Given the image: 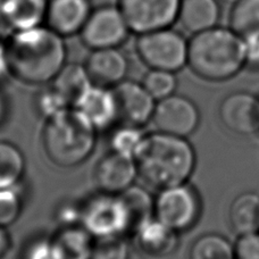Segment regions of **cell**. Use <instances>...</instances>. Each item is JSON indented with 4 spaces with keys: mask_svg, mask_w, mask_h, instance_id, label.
Returning <instances> with one entry per match:
<instances>
[{
    "mask_svg": "<svg viewBox=\"0 0 259 259\" xmlns=\"http://www.w3.org/2000/svg\"><path fill=\"white\" fill-rule=\"evenodd\" d=\"M9 76H12V69L7 41L0 39V82L7 80Z\"/></svg>",
    "mask_w": 259,
    "mask_h": 259,
    "instance_id": "obj_36",
    "label": "cell"
},
{
    "mask_svg": "<svg viewBox=\"0 0 259 259\" xmlns=\"http://www.w3.org/2000/svg\"><path fill=\"white\" fill-rule=\"evenodd\" d=\"M132 33L172 27L179 21L181 0H117Z\"/></svg>",
    "mask_w": 259,
    "mask_h": 259,
    "instance_id": "obj_9",
    "label": "cell"
},
{
    "mask_svg": "<svg viewBox=\"0 0 259 259\" xmlns=\"http://www.w3.org/2000/svg\"><path fill=\"white\" fill-rule=\"evenodd\" d=\"M146 136L147 133L140 126L130 125L125 123L115 125L112 127L108 139L110 151L136 158Z\"/></svg>",
    "mask_w": 259,
    "mask_h": 259,
    "instance_id": "obj_26",
    "label": "cell"
},
{
    "mask_svg": "<svg viewBox=\"0 0 259 259\" xmlns=\"http://www.w3.org/2000/svg\"><path fill=\"white\" fill-rule=\"evenodd\" d=\"M131 247L126 237L96 240L91 259H130Z\"/></svg>",
    "mask_w": 259,
    "mask_h": 259,
    "instance_id": "obj_31",
    "label": "cell"
},
{
    "mask_svg": "<svg viewBox=\"0 0 259 259\" xmlns=\"http://www.w3.org/2000/svg\"><path fill=\"white\" fill-rule=\"evenodd\" d=\"M230 27L243 40L259 36V0H239L230 13Z\"/></svg>",
    "mask_w": 259,
    "mask_h": 259,
    "instance_id": "obj_24",
    "label": "cell"
},
{
    "mask_svg": "<svg viewBox=\"0 0 259 259\" xmlns=\"http://www.w3.org/2000/svg\"><path fill=\"white\" fill-rule=\"evenodd\" d=\"M151 122L156 131L188 138L198 128L200 113L191 99L174 94L157 101Z\"/></svg>",
    "mask_w": 259,
    "mask_h": 259,
    "instance_id": "obj_10",
    "label": "cell"
},
{
    "mask_svg": "<svg viewBox=\"0 0 259 259\" xmlns=\"http://www.w3.org/2000/svg\"><path fill=\"white\" fill-rule=\"evenodd\" d=\"M9 113V105H8V99L6 95L0 90V127H2L5 122L7 121Z\"/></svg>",
    "mask_w": 259,
    "mask_h": 259,
    "instance_id": "obj_38",
    "label": "cell"
},
{
    "mask_svg": "<svg viewBox=\"0 0 259 259\" xmlns=\"http://www.w3.org/2000/svg\"><path fill=\"white\" fill-rule=\"evenodd\" d=\"M229 222L239 237L259 232V194L255 192L239 194L230 206Z\"/></svg>",
    "mask_w": 259,
    "mask_h": 259,
    "instance_id": "obj_22",
    "label": "cell"
},
{
    "mask_svg": "<svg viewBox=\"0 0 259 259\" xmlns=\"http://www.w3.org/2000/svg\"><path fill=\"white\" fill-rule=\"evenodd\" d=\"M220 118L230 132L252 136L259 131V99L249 92H233L222 101Z\"/></svg>",
    "mask_w": 259,
    "mask_h": 259,
    "instance_id": "obj_13",
    "label": "cell"
},
{
    "mask_svg": "<svg viewBox=\"0 0 259 259\" xmlns=\"http://www.w3.org/2000/svg\"><path fill=\"white\" fill-rule=\"evenodd\" d=\"M113 91L117 101L119 122L140 127L151 122L157 100L142 82L126 78L114 87Z\"/></svg>",
    "mask_w": 259,
    "mask_h": 259,
    "instance_id": "obj_11",
    "label": "cell"
},
{
    "mask_svg": "<svg viewBox=\"0 0 259 259\" xmlns=\"http://www.w3.org/2000/svg\"><path fill=\"white\" fill-rule=\"evenodd\" d=\"M75 108L89 119L98 132L114 127L119 121L113 88L94 84Z\"/></svg>",
    "mask_w": 259,
    "mask_h": 259,
    "instance_id": "obj_18",
    "label": "cell"
},
{
    "mask_svg": "<svg viewBox=\"0 0 259 259\" xmlns=\"http://www.w3.org/2000/svg\"><path fill=\"white\" fill-rule=\"evenodd\" d=\"M234 259H259V232L240 235L234 244Z\"/></svg>",
    "mask_w": 259,
    "mask_h": 259,
    "instance_id": "obj_34",
    "label": "cell"
},
{
    "mask_svg": "<svg viewBox=\"0 0 259 259\" xmlns=\"http://www.w3.org/2000/svg\"><path fill=\"white\" fill-rule=\"evenodd\" d=\"M175 74L177 73L161 69H149L143 77L142 84L158 101L175 94L178 88V78Z\"/></svg>",
    "mask_w": 259,
    "mask_h": 259,
    "instance_id": "obj_30",
    "label": "cell"
},
{
    "mask_svg": "<svg viewBox=\"0 0 259 259\" xmlns=\"http://www.w3.org/2000/svg\"><path fill=\"white\" fill-rule=\"evenodd\" d=\"M134 159L139 178L157 191L187 183L197 163L196 151L187 138L159 131L147 133Z\"/></svg>",
    "mask_w": 259,
    "mask_h": 259,
    "instance_id": "obj_2",
    "label": "cell"
},
{
    "mask_svg": "<svg viewBox=\"0 0 259 259\" xmlns=\"http://www.w3.org/2000/svg\"><path fill=\"white\" fill-rule=\"evenodd\" d=\"M94 8L91 0H49L46 25L65 39L80 35Z\"/></svg>",
    "mask_w": 259,
    "mask_h": 259,
    "instance_id": "obj_15",
    "label": "cell"
},
{
    "mask_svg": "<svg viewBox=\"0 0 259 259\" xmlns=\"http://www.w3.org/2000/svg\"><path fill=\"white\" fill-rule=\"evenodd\" d=\"M121 197L131 216L132 230L138 224L155 216V196H152L146 188L133 184L121 193Z\"/></svg>",
    "mask_w": 259,
    "mask_h": 259,
    "instance_id": "obj_27",
    "label": "cell"
},
{
    "mask_svg": "<svg viewBox=\"0 0 259 259\" xmlns=\"http://www.w3.org/2000/svg\"><path fill=\"white\" fill-rule=\"evenodd\" d=\"M200 214V197L188 182L160 189L155 196V217L179 234L193 228Z\"/></svg>",
    "mask_w": 259,
    "mask_h": 259,
    "instance_id": "obj_7",
    "label": "cell"
},
{
    "mask_svg": "<svg viewBox=\"0 0 259 259\" xmlns=\"http://www.w3.org/2000/svg\"><path fill=\"white\" fill-rule=\"evenodd\" d=\"M98 131L84 115L71 108L45 121L41 142L47 158L62 168L77 167L90 158Z\"/></svg>",
    "mask_w": 259,
    "mask_h": 259,
    "instance_id": "obj_4",
    "label": "cell"
},
{
    "mask_svg": "<svg viewBox=\"0 0 259 259\" xmlns=\"http://www.w3.org/2000/svg\"><path fill=\"white\" fill-rule=\"evenodd\" d=\"M130 234L134 248L148 258H166L173 255L179 246V233L155 216L138 224Z\"/></svg>",
    "mask_w": 259,
    "mask_h": 259,
    "instance_id": "obj_14",
    "label": "cell"
},
{
    "mask_svg": "<svg viewBox=\"0 0 259 259\" xmlns=\"http://www.w3.org/2000/svg\"><path fill=\"white\" fill-rule=\"evenodd\" d=\"M188 66L203 80H229L246 66V44L231 27L217 25L192 34Z\"/></svg>",
    "mask_w": 259,
    "mask_h": 259,
    "instance_id": "obj_3",
    "label": "cell"
},
{
    "mask_svg": "<svg viewBox=\"0 0 259 259\" xmlns=\"http://www.w3.org/2000/svg\"><path fill=\"white\" fill-rule=\"evenodd\" d=\"M12 246V238L8 232V228L0 225V259H3L9 251Z\"/></svg>",
    "mask_w": 259,
    "mask_h": 259,
    "instance_id": "obj_37",
    "label": "cell"
},
{
    "mask_svg": "<svg viewBox=\"0 0 259 259\" xmlns=\"http://www.w3.org/2000/svg\"><path fill=\"white\" fill-rule=\"evenodd\" d=\"M136 50L149 69L178 73L188 66L189 40L173 26L138 35Z\"/></svg>",
    "mask_w": 259,
    "mask_h": 259,
    "instance_id": "obj_6",
    "label": "cell"
},
{
    "mask_svg": "<svg viewBox=\"0 0 259 259\" xmlns=\"http://www.w3.org/2000/svg\"><path fill=\"white\" fill-rule=\"evenodd\" d=\"M82 207L81 201L66 200L59 203L54 212V220L58 228L81 225Z\"/></svg>",
    "mask_w": 259,
    "mask_h": 259,
    "instance_id": "obj_33",
    "label": "cell"
},
{
    "mask_svg": "<svg viewBox=\"0 0 259 259\" xmlns=\"http://www.w3.org/2000/svg\"><path fill=\"white\" fill-rule=\"evenodd\" d=\"M50 85L64 96L75 108L84 95L94 85L84 64L66 63Z\"/></svg>",
    "mask_w": 259,
    "mask_h": 259,
    "instance_id": "obj_21",
    "label": "cell"
},
{
    "mask_svg": "<svg viewBox=\"0 0 259 259\" xmlns=\"http://www.w3.org/2000/svg\"><path fill=\"white\" fill-rule=\"evenodd\" d=\"M189 259H234V246L223 235L203 234L191 244Z\"/></svg>",
    "mask_w": 259,
    "mask_h": 259,
    "instance_id": "obj_25",
    "label": "cell"
},
{
    "mask_svg": "<svg viewBox=\"0 0 259 259\" xmlns=\"http://www.w3.org/2000/svg\"><path fill=\"white\" fill-rule=\"evenodd\" d=\"M139 178L136 159L110 151L98 160L94 179L99 191L121 194L136 184Z\"/></svg>",
    "mask_w": 259,
    "mask_h": 259,
    "instance_id": "obj_12",
    "label": "cell"
},
{
    "mask_svg": "<svg viewBox=\"0 0 259 259\" xmlns=\"http://www.w3.org/2000/svg\"><path fill=\"white\" fill-rule=\"evenodd\" d=\"M131 33L117 4H105L94 8L78 36L87 48L96 50L121 48Z\"/></svg>",
    "mask_w": 259,
    "mask_h": 259,
    "instance_id": "obj_8",
    "label": "cell"
},
{
    "mask_svg": "<svg viewBox=\"0 0 259 259\" xmlns=\"http://www.w3.org/2000/svg\"><path fill=\"white\" fill-rule=\"evenodd\" d=\"M26 169L23 151L15 143L0 140V189L22 184Z\"/></svg>",
    "mask_w": 259,
    "mask_h": 259,
    "instance_id": "obj_23",
    "label": "cell"
},
{
    "mask_svg": "<svg viewBox=\"0 0 259 259\" xmlns=\"http://www.w3.org/2000/svg\"><path fill=\"white\" fill-rule=\"evenodd\" d=\"M34 106L35 110L45 121H48V119L56 117L68 109L74 108L67 99L50 84L36 94Z\"/></svg>",
    "mask_w": 259,
    "mask_h": 259,
    "instance_id": "obj_28",
    "label": "cell"
},
{
    "mask_svg": "<svg viewBox=\"0 0 259 259\" xmlns=\"http://www.w3.org/2000/svg\"><path fill=\"white\" fill-rule=\"evenodd\" d=\"M81 225L96 240L126 237L131 233V216L121 194L98 190L81 201Z\"/></svg>",
    "mask_w": 259,
    "mask_h": 259,
    "instance_id": "obj_5",
    "label": "cell"
},
{
    "mask_svg": "<svg viewBox=\"0 0 259 259\" xmlns=\"http://www.w3.org/2000/svg\"><path fill=\"white\" fill-rule=\"evenodd\" d=\"M220 0H181L179 21L191 34L217 26L221 17Z\"/></svg>",
    "mask_w": 259,
    "mask_h": 259,
    "instance_id": "obj_20",
    "label": "cell"
},
{
    "mask_svg": "<svg viewBox=\"0 0 259 259\" xmlns=\"http://www.w3.org/2000/svg\"><path fill=\"white\" fill-rule=\"evenodd\" d=\"M24 205V191L22 184L0 189V225H13L21 216Z\"/></svg>",
    "mask_w": 259,
    "mask_h": 259,
    "instance_id": "obj_29",
    "label": "cell"
},
{
    "mask_svg": "<svg viewBox=\"0 0 259 259\" xmlns=\"http://www.w3.org/2000/svg\"><path fill=\"white\" fill-rule=\"evenodd\" d=\"M66 39L47 25L11 33L12 76L27 85H48L67 63Z\"/></svg>",
    "mask_w": 259,
    "mask_h": 259,
    "instance_id": "obj_1",
    "label": "cell"
},
{
    "mask_svg": "<svg viewBox=\"0 0 259 259\" xmlns=\"http://www.w3.org/2000/svg\"><path fill=\"white\" fill-rule=\"evenodd\" d=\"M21 259H57L52 235H39L27 240L22 249Z\"/></svg>",
    "mask_w": 259,
    "mask_h": 259,
    "instance_id": "obj_32",
    "label": "cell"
},
{
    "mask_svg": "<svg viewBox=\"0 0 259 259\" xmlns=\"http://www.w3.org/2000/svg\"><path fill=\"white\" fill-rule=\"evenodd\" d=\"M246 44V65L259 69V36L244 40Z\"/></svg>",
    "mask_w": 259,
    "mask_h": 259,
    "instance_id": "obj_35",
    "label": "cell"
},
{
    "mask_svg": "<svg viewBox=\"0 0 259 259\" xmlns=\"http://www.w3.org/2000/svg\"><path fill=\"white\" fill-rule=\"evenodd\" d=\"M57 259H91L96 239L82 225L57 228L52 235Z\"/></svg>",
    "mask_w": 259,
    "mask_h": 259,
    "instance_id": "obj_19",
    "label": "cell"
},
{
    "mask_svg": "<svg viewBox=\"0 0 259 259\" xmlns=\"http://www.w3.org/2000/svg\"><path fill=\"white\" fill-rule=\"evenodd\" d=\"M94 84L114 88L127 78L130 61L121 48L91 50L84 63Z\"/></svg>",
    "mask_w": 259,
    "mask_h": 259,
    "instance_id": "obj_16",
    "label": "cell"
},
{
    "mask_svg": "<svg viewBox=\"0 0 259 259\" xmlns=\"http://www.w3.org/2000/svg\"><path fill=\"white\" fill-rule=\"evenodd\" d=\"M220 2L225 3V4H229V5H234L235 3L239 2V0H220Z\"/></svg>",
    "mask_w": 259,
    "mask_h": 259,
    "instance_id": "obj_39",
    "label": "cell"
},
{
    "mask_svg": "<svg viewBox=\"0 0 259 259\" xmlns=\"http://www.w3.org/2000/svg\"><path fill=\"white\" fill-rule=\"evenodd\" d=\"M49 0H0V25L9 33L46 25Z\"/></svg>",
    "mask_w": 259,
    "mask_h": 259,
    "instance_id": "obj_17",
    "label": "cell"
}]
</instances>
